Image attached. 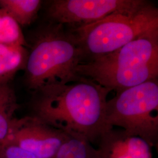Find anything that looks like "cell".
Here are the masks:
<instances>
[{
	"mask_svg": "<svg viewBox=\"0 0 158 158\" xmlns=\"http://www.w3.org/2000/svg\"><path fill=\"white\" fill-rule=\"evenodd\" d=\"M111 91L90 79L46 85L33 94V116L92 144L109 130L106 106Z\"/></svg>",
	"mask_w": 158,
	"mask_h": 158,
	"instance_id": "6da1fadb",
	"label": "cell"
},
{
	"mask_svg": "<svg viewBox=\"0 0 158 158\" xmlns=\"http://www.w3.org/2000/svg\"><path fill=\"white\" fill-rule=\"evenodd\" d=\"M84 61L74 35L61 24L48 21L34 32L25 66V82L32 93L56 83L82 78L76 72Z\"/></svg>",
	"mask_w": 158,
	"mask_h": 158,
	"instance_id": "7a4b0ae2",
	"label": "cell"
},
{
	"mask_svg": "<svg viewBox=\"0 0 158 158\" xmlns=\"http://www.w3.org/2000/svg\"><path fill=\"white\" fill-rule=\"evenodd\" d=\"M77 74L115 93L158 77V29L103 56L81 63Z\"/></svg>",
	"mask_w": 158,
	"mask_h": 158,
	"instance_id": "3957f363",
	"label": "cell"
},
{
	"mask_svg": "<svg viewBox=\"0 0 158 158\" xmlns=\"http://www.w3.org/2000/svg\"><path fill=\"white\" fill-rule=\"evenodd\" d=\"M156 29L158 8L147 2L132 11L114 14L96 23L69 30L83 51L85 62L111 53Z\"/></svg>",
	"mask_w": 158,
	"mask_h": 158,
	"instance_id": "277c9868",
	"label": "cell"
},
{
	"mask_svg": "<svg viewBox=\"0 0 158 158\" xmlns=\"http://www.w3.org/2000/svg\"><path fill=\"white\" fill-rule=\"evenodd\" d=\"M106 123L109 128L118 127L157 147L158 79L121 91L107 100Z\"/></svg>",
	"mask_w": 158,
	"mask_h": 158,
	"instance_id": "5b68a950",
	"label": "cell"
},
{
	"mask_svg": "<svg viewBox=\"0 0 158 158\" xmlns=\"http://www.w3.org/2000/svg\"><path fill=\"white\" fill-rule=\"evenodd\" d=\"M143 0H53L46 14L48 21L70 29L99 21L111 15L132 11L145 4Z\"/></svg>",
	"mask_w": 158,
	"mask_h": 158,
	"instance_id": "8992f818",
	"label": "cell"
},
{
	"mask_svg": "<svg viewBox=\"0 0 158 158\" xmlns=\"http://www.w3.org/2000/svg\"><path fill=\"white\" fill-rule=\"evenodd\" d=\"M68 136L62 131L32 115L14 119L2 144L20 147L38 158H55Z\"/></svg>",
	"mask_w": 158,
	"mask_h": 158,
	"instance_id": "52a82bcc",
	"label": "cell"
},
{
	"mask_svg": "<svg viewBox=\"0 0 158 158\" xmlns=\"http://www.w3.org/2000/svg\"><path fill=\"white\" fill-rule=\"evenodd\" d=\"M97 158H153L152 147L122 129L105 131L96 142Z\"/></svg>",
	"mask_w": 158,
	"mask_h": 158,
	"instance_id": "ba28073f",
	"label": "cell"
},
{
	"mask_svg": "<svg viewBox=\"0 0 158 158\" xmlns=\"http://www.w3.org/2000/svg\"><path fill=\"white\" fill-rule=\"evenodd\" d=\"M28 56L23 46L0 44V85L10 83L17 72L25 69Z\"/></svg>",
	"mask_w": 158,
	"mask_h": 158,
	"instance_id": "9c48e42d",
	"label": "cell"
},
{
	"mask_svg": "<svg viewBox=\"0 0 158 158\" xmlns=\"http://www.w3.org/2000/svg\"><path fill=\"white\" fill-rule=\"evenodd\" d=\"M42 4L40 0H0V8L20 27L27 26L35 20Z\"/></svg>",
	"mask_w": 158,
	"mask_h": 158,
	"instance_id": "30bf717a",
	"label": "cell"
},
{
	"mask_svg": "<svg viewBox=\"0 0 158 158\" xmlns=\"http://www.w3.org/2000/svg\"><path fill=\"white\" fill-rule=\"evenodd\" d=\"M18 108L17 96L10 83L0 85V145L10 132L14 115Z\"/></svg>",
	"mask_w": 158,
	"mask_h": 158,
	"instance_id": "8fae6325",
	"label": "cell"
},
{
	"mask_svg": "<svg viewBox=\"0 0 158 158\" xmlns=\"http://www.w3.org/2000/svg\"><path fill=\"white\" fill-rule=\"evenodd\" d=\"M55 158H97L96 148L85 139L69 135Z\"/></svg>",
	"mask_w": 158,
	"mask_h": 158,
	"instance_id": "7c38bea8",
	"label": "cell"
},
{
	"mask_svg": "<svg viewBox=\"0 0 158 158\" xmlns=\"http://www.w3.org/2000/svg\"><path fill=\"white\" fill-rule=\"evenodd\" d=\"M0 44L23 46L27 44L21 27L0 8Z\"/></svg>",
	"mask_w": 158,
	"mask_h": 158,
	"instance_id": "4fadbf2b",
	"label": "cell"
},
{
	"mask_svg": "<svg viewBox=\"0 0 158 158\" xmlns=\"http://www.w3.org/2000/svg\"><path fill=\"white\" fill-rule=\"evenodd\" d=\"M0 158H38L20 147L10 143L0 145Z\"/></svg>",
	"mask_w": 158,
	"mask_h": 158,
	"instance_id": "5bb4252c",
	"label": "cell"
}]
</instances>
